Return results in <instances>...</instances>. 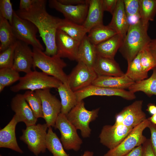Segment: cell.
<instances>
[{"instance_id":"obj_32","label":"cell","mask_w":156,"mask_h":156,"mask_svg":"<svg viewBox=\"0 0 156 156\" xmlns=\"http://www.w3.org/2000/svg\"><path fill=\"white\" fill-rule=\"evenodd\" d=\"M46 148L53 156H69L66 152L60 139L51 127L48 128L46 138Z\"/></svg>"},{"instance_id":"obj_18","label":"cell","mask_w":156,"mask_h":156,"mask_svg":"<svg viewBox=\"0 0 156 156\" xmlns=\"http://www.w3.org/2000/svg\"><path fill=\"white\" fill-rule=\"evenodd\" d=\"M11 106L18 122H23L26 127L36 124L37 118L25 100L23 94H16L12 99Z\"/></svg>"},{"instance_id":"obj_26","label":"cell","mask_w":156,"mask_h":156,"mask_svg":"<svg viewBox=\"0 0 156 156\" xmlns=\"http://www.w3.org/2000/svg\"><path fill=\"white\" fill-rule=\"evenodd\" d=\"M57 89L61 99V113L66 115L77 103V96L68 84L62 83Z\"/></svg>"},{"instance_id":"obj_16","label":"cell","mask_w":156,"mask_h":156,"mask_svg":"<svg viewBox=\"0 0 156 156\" xmlns=\"http://www.w3.org/2000/svg\"><path fill=\"white\" fill-rule=\"evenodd\" d=\"M80 42L58 29L56 36L57 54L61 58H66L70 60L76 61Z\"/></svg>"},{"instance_id":"obj_4","label":"cell","mask_w":156,"mask_h":156,"mask_svg":"<svg viewBox=\"0 0 156 156\" xmlns=\"http://www.w3.org/2000/svg\"><path fill=\"white\" fill-rule=\"evenodd\" d=\"M62 83L54 77L35 70L21 77L18 83L11 87L10 90L16 92L22 90L35 91L47 88H57Z\"/></svg>"},{"instance_id":"obj_17","label":"cell","mask_w":156,"mask_h":156,"mask_svg":"<svg viewBox=\"0 0 156 156\" xmlns=\"http://www.w3.org/2000/svg\"><path fill=\"white\" fill-rule=\"evenodd\" d=\"M29 45L17 40L14 53V62L12 68L18 72L26 74L31 72L33 67V51Z\"/></svg>"},{"instance_id":"obj_35","label":"cell","mask_w":156,"mask_h":156,"mask_svg":"<svg viewBox=\"0 0 156 156\" xmlns=\"http://www.w3.org/2000/svg\"><path fill=\"white\" fill-rule=\"evenodd\" d=\"M128 22L135 23L140 19L139 0H123Z\"/></svg>"},{"instance_id":"obj_28","label":"cell","mask_w":156,"mask_h":156,"mask_svg":"<svg viewBox=\"0 0 156 156\" xmlns=\"http://www.w3.org/2000/svg\"><path fill=\"white\" fill-rule=\"evenodd\" d=\"M150 77L142 81L135 82L128 88L129 91L133 93L141 91L147 96H156V68L153 70Z\"/></svg>"},{"instance_id":"obj_11","label":"cell","mask_w":156,"mask_h":156,"mask_svg":"<svg viewBox=\"0 0 156 156\" xmlns=\"http://www.w3.org/2000/svg\"><path fill=\"white\" fill-rule=\"evenodd\" d=\"M50 89L47 88L35 91L41 99L43 118L48 128L54 127L61 108V101L51 93Z\"/></svg>"},{"instance_id":"obj_45","label":"cell","mask_w":156,"mask_h":156,"mask_svg":"<svg viewBox=\"0 0 156 156\" xmlns=\"http://www.w3.org/2000/svg\"><path fill=\"white\" fill-rule=\"evenodd\" d=\"M142 145L136 147L124 156H142L143 154Z\"/></svg>"},{"instance_id":"obj_46","label":"cell","mask_w":156,"mask_h":156,"mask_svg":"<svg viewBox=\"0 0 156 156\" xmlns=\"http://www.w3.org/2000/svg\"><path fill=\"white\" fill-rule=\"evenodd\" d=\"M148 47L153 55L156 62V38L152 39Z\"/></svg>"},{"instance_id":"obj_31","label":"cell","mask_w":156,"mask_h":156,"mask_svg":"<svg viewBox=\"0 0 156 156\" xmlns=\"http://www.w3.org/2000/svg\"><path fill=\"white\" fill-rule=\"evenodd\" d=\"M141 51L131 62L128 63L127 69L125 73L134 82L139 81L148 77V73L143 70L141 64Z\"/></svg>"},{"instance_id":"obj_2","label":"cell","mask_w":156,"mask_h":156,"mask_svg":"<svg viewBox=\"0 0 156 156\" xmlns=\"http://www.w3.org/2000/svg\"><path fill=\"white\" fill-rule=\"evenodd\" d=\"M149 24H145L140 19L130 24L119 51L127 61L131 62L152 39L148 34Z\"/></svg>"},{"instance_id":"obj_19","label":"cell","mask_w":156,"mask_h":156,"mask_svg":"<svg viewBox=\"0 0 156 156\" xmlns=\"http://www.w3.org/2000/svg\"><path fill=\"white\" fill-rule=\"evenodd\" d=\"M18 123L14 115L9 123L0 130V147L8 148L20 153L23 152L17 142L15 129Z\"/></svg>"},{"instance_id":"obj_20","label":"cell","mask_w":156,"mask_h":156,"mask_svg":"<svg viewBox=\"0 0 156 156\" xmlns=\"http://www.w3.org/2000/svg\"><path fill=\"white\" fill-rule=\"evenodd\" d=\"M108 26L124 39L129 25L125 12L123 0H118L116 8Z\"/></svg>"},{"instance_id":"obj_36","label":"cell","mask_w":156,"mask_h":156,"mask_svg":"<svg viewBox=\"0 0 156 156\" xmlns=\"http://www.w3.org/2000/svg\"><path fill=\"white\" fill-rule=\"evenodd\" d=\"M20 77L19 72L12 68H0V84L5 87L19 81Z\"/></svg>"},{"instance_id":"obj_34","label":"cell","mask_w":156,"mask_h":156,"mask_svg":"<svg viewBox=\"0 0 156 156\" xmlns=\"http://www.w3.org/2000/svg\"><path fill=\"white\" fill-rule=\"evenodd\" d=\"M24 97L37 119L43 118L42 102L38 95L34 91L28 90L23 94Z\"/></svg>"},{"instance_id":"obj_7","label":"cell","mask_w":156,"mask_h":156,"mask_svg":"<svg viewBox=\"0 0 156 156\" xmlns=\"http://www.w3.org/2000/svg\"><path fill=\"white\" fill-rule=\"evenodd\" d=\"M48 128L46 123L38 124L26 127L22 130V135L20 139L27 145L29 150L36 156L46 152Z\"/></svg>"},{"instance_id":"obj_15","label":"cell","mask_w":156,"mask_h":156,"mask_svg":"<svg viewBox=\"0 0 156 156\" xmlns=\"http://www.w3.org/2000/svg\"><path fill=\"white\" fill-rule=\"evenodd\" d=\"M75 93L78 102L89 96L95 95L118 96L128 100H133L136 98L134 93L125 89L112 88L93 85L75 92Z\"/></svg>"},{"instance_id":"obj_14","label":"cell","mask_w":156,"mask_h":156,"mask_svg":"<svg viewBox=\"0 0 156 156\" xmlns=\"http://www.w3.org/2000/svg\"><path fill=\"white\" fill-rule=\"evenodd\" d=\"M49 5L51 8L62 14L64 18L80 25L85 21L89 7L88 0L85 3L77 5H65L58 0H50Z\"/></svg>"},{"instance_id":"obj_47","label":"cell","mask_w":156,"mask_h":156,"mask_svg":"<svg viewBox=\"0 0 156 156\" xmlns=\"http://www.w3.org/2000/svg\"><path fill=\"white\" fill-rule=\"evenodd\" d=\"M146 111L151 115L156 114V105L154 103H149L147 105Z\"/></svg>"},{"instance_id":"obj_5","label":"cell","mask_w":156,"mask_h":156,"mask_svg":"<svg viewBox=\"0 0 156 156\" xmlns=\"http://www.w3.org/2000/svg\"><path fill=\"white\" fill-rule=\"evenodd\" d=\"M99 110V108L91 111L87 109L82 100L78 102L66 116L77 130L80 131L81 136L86 138L89 137L91 134L89 124L98 117Z\"/></svg>"},{"instance_id":"obj_42","label":"cell","mask_w":156,"mask_h":156,"mask_svg":"<svg viewBox=\"0 0 156 156\" xmlns=\"http://www.w3.org/2000/svg\"><path fill=\"white\" fill-rule=\"evenodd\" d=\"M142 146L143 150L142 156H155L152 148L150 139H147Z\"/></svg>"},{"instance_id":"obj_10","label":"cell","mask_w":156,"mask_h":156,"mask_svg":"<svg viewBox=\"0 0 156 156\" xmlns=\"http://www.w3.org/2000/svg\"><path fill=\"white\" fill-rule=\"evenodd\" d=\"M98 76L93 68L82 62H78L71 73L68 75V84L75 92L92 85Z\"/></svg>"},{"instance_id":"obj_50","label":"cell","mask_w":156,"mask_h":156,"mask_svg":"<svg viewBox=\"0 0 156 156\" xmlns=\"http://www.w3.org/2000/svg\"><path fill=\"white\" fill-rule=\"evenodd\" d=\"M5 87L2 85L0 84V92H1L4 89Z\"/></svg>"},{"instance_id":"obj_40","label":"cell","mask_w":156,"mask_h":156,"mask_svg":"<svg viewBox=\"0 0 156 156\" xmlns=\"http://www.w3.org/2000/svg\"><path fill=\"white\" fill-rule=\"evenodd\" d=\"M151 132L150 139L151 146L155 156H156V125L151 122L148 127Z\"/></svg>"},{"instance_id":"obj_37","label":"cell","mask_w":156,"mask_h":156,"mask_svg":"<svg viewBox=\"0 0 156 156\" xmlns=\"http://www.w3.org/2000/svg\"><path fill=\"white\" fill-rule=\"evenodd\" d=\"M140 63L143 70L146 72L156 68V62L148 45L141 51Z\"/></svg>"},{"instance_id":"obj_9","label":"cell","mask_w":156,"mask_h":156,"mask_svg":"<svg viewBox=\"0 0 156 156\" xmlns=\"http://www.w3.org/2000/svg\"><path fill=\"white\" fill-rule=\"evenodd\" d=\"M61 134L60 141L67 150L78 151L83 143L77 132V129L68 120L66 115L60 113L56 120L54 127Z\"/></svg>"},{"instance_id":"obj_24","label":"cell","mask_w":156,"mask_h":156,"mask_svg":"<svg viewBox=\"0 0 156 156\" xmlns=\"http://www.w3.org/2000/svg\"><path fill=\"white\" fill-rule=\"evenodd\" d=\"M135 82L125 74L120 77L98 76L92 85L114 89H125L128 88Z\"/></svg>"},{"instance_id":"obj_48","label":"cell","mask_w":156,"mask_h":156,"mask_svg":"<svg viewBox=\"0 0 156 156\" xmlns=\"http://www.w3.org/2000/svg\"><path fill=\"white\" fill-rule=\"evenodd\" d=\"M148 119L151 122L156 125V114L152 115Z\"/></svg>"},{"instance_id":"obj_13","label":"cell","mask_w":156,"mask_h":156,"mask_svg":"<svg viewBox=\"0 0 156 156\" xmlns=\"http://www.w3.org/2000/svg\"><path fill=\"white\" fill-rule=\"evenodd\" d=\"M133 129L121 124L105 125L99 135L100 142L109 150L112 149L120 144Z\"/></svg>"},{"instance_id":"obj_43","label":"cell","mask_w":156,"mask_h":156,"mask_svg":"<svg viewBox=\"0 0 156 156\" xmlns=\"http://www.w3.org/2000/svg\"><path fill=\"white\" fill-rule=\"evenodd\" d=\"M35 0H20L19 4V10H27L33 6Z\"/></svg>"},{"instance_id":"obj_21","label":"cell","mask_w":156,"mask_h":156,"mask_svg":"<svg viewBox=\"0 0 156 156\" xmlns=\"http://www.w3.org/2000/svg\"><path fill=\"white\" fill-rule=\"evenodd\" d=\"M93 69L98 76L120 77L125 74L114 59L97 56Z\"/></svg>"},{"instance_id":"obj_27","label":"cell","mask_w":156,"mask_h":156,"mask_svg":"<svg viewBox=\"0 0 156 156\" xmlns=\"http://www.w3.org/2000/svg\"><path fill=\"white\" fill-rule=\"evenodd\" d=\"M75 40L81 42L88 32L82 25L65 18L60 19L58 29Z\"/></svg>"},{"instance_id":"obj_6","label":"cell","mask_w":156,"mask_h":156,"mask_svg":"<svg viewBox=\"0 0 156 156\" xmlns=\"http://www.w3.org/2000/svg\"><path fill=\"white\" fill-rule=\"evenodd\" d=\"M14 35L17 40L21 41L33 48L42 51L44 48L37 38L38 29L30 21L18 16L14 10L12 23L11 25Z\"/></svg>"},{"instance_id":"obj_8","label":"cell","mask_w":156,"mask_h":156,"mask_svg":"<svg viewBox=\"0 0 156 156\" xmlns=\"http://www.w3.org/2000/svg\"><path fill=\"white\" fill-rule=\"evenodd\" d=\"M150 122L147 118L133 128L120 144L109 150L103 156H124L136 147L142 145L147 139L143 135V131L148 127Z\"/></svg>"},{"instance_id":"obj_39","label":"cell","mask_w":156,"mask_h":156,"mask_svg":"<svg viewBox=\"0 0 156 156\" xmlns=\"http://www.w3.org/2000/svg\"><path fill=\"white\" fill-rule=\"evenodd\" d=\"M14 11L10 0H0V16L8 20L10 25L12 23Z\"/></svg>"},{"instance_id":"obj_44","label":"cell","mask_w":156,"mask_h":156,"mask_svg":"<svg viewBox=\"0 0 156 156\" xmlns=\"http://www.w3.org/2000/svg\"><path fill=\"white\" fill-rule=\"evenodd\" d=\"M61 3L68 5H77L87 2L88 0H58Z\"/></svg>"},{"instance_id":"obj_23","label":"cell","mask_w":156,"mask_h":156,"mask_svg":"<svg viewBox=\"0 0 156 156\" xmlns=\"http://www.w3.org/2000/svg\"><path fill=\"white\" fill-rule=\"evenodd\" d=\"M97 56L95 45L90 42L86 35L80 42L76 61L93 68Z\"/></svg>"},{"instance_id":"obj_33","label":"cell","mask_w":156,"mask_h":156,"mask_svg":"<svg viewBox=\"0 0 156 156\" xmlns=\"http://www.w3.org/2000/svg\"><path fill=\"white\" fill-rule=\"evenodd\" d=\"M140 19L145 24L153 21L156 15V0H139Z\"/></svg>"},{"instance_id":"obj_25","label":"cell","mask_w":156,"mask_h":156,"mask_svg":"<svg viewBox=\"0 0 156 156\" xmlns=\"http://www.w3.org/2000/svg\"><path fill=\"white\" fill-rule=\"evenodd\" d=\"M119 34H116L108 39L95 45L97 55L105 58L114 59L123 40Z\"/></svg>"},{"instance_id":"obj_3","label":"cell","mask_w":156,"mask_h":156,"mask_svg":"<svg viewBox=\"0 0 156 156\" xmlns=\"http://www.w3.org/2000/svg\"><path fill=\"white\" fill-rule=\"evenodd\" d=\"M32 51L33 67L34 69L38 68L47 75L55 77L63 83L68 84V75L63 70L67 64L57 54L48 55L38 48H33Z\"/></svg>"},{"instance_id":"obj_41","label":"cell","mask_w":156,"mask_h":156,"mask_svg":"<svg viewBox=\"0 0 156 156\" xmlns=\"http://www.w3.org/2000/svg\"><path fill=\"white\" fill-rule=\"evenodd\" d=\"M118 0H102L104 11L109 12L113 14L116 8Z\"/></svg>"},{"instance_id":"obj_12","label":"cell","mask_w":156,"mask_h":156,"mask_svg":"<svg viewBox=\"0 0 156 156\" xmlns=\"http://www.w3.org/2000/svg\"><path fill=\"white\" fill-rule=\"evenodd\" d=\"M143 103L142 100H137L125 107L115 115L114 124L133 128L146 120V114L142 110Z\"/></svg>"},{"instance_id":"obj_1","label":"cell","mask_w":156,"mask_h":156,"mask_svg":"<svg viewBox=\"0 0 156 156\" xmlns=\"http://www.w3.org/2000/svg\"><path fill=\"white\" fill-rule=\"evenodd\" d=\"M46 3L45 0H35L30 9H19L15 12L20 17L30 21L36 27L45 46L44 52L48 55L52 56L57 53L56 36L61 18L47 12Z\"/></svg>"},{"instance_id":"obj_49","label":"cell","mask_w":156,"mask_h":156,"mask_svg":"<svg viewBox=\"0 0 156 156\" xmlns=\"http://www.w3.org/2000/svg\"><path fill=\"white\" fill-rule=\"evenodd\" d=\"M81 156H94V153L92 151H86Z\"/></svg>"},{"instance_id":"obj_30","label":"cell","mask_w":156,"mask_h":156,"mask_svg":"<svg viewBox=\"0 0 156 156\" xmlns=\"http://www.w3.org/2000/svg\"><path fill=\"white\" fill-rule=\"evenodd\" d=\"M117 34L108 25L103 24L96 26L88 32L87 37L90 42L95 45L108 39Z\"/></svg>"},{"instance_id":"obj_22","label":"cell","mask_w":156,"mask_h":156,"mask_svg":"<svg viewBox=\"0 0 156 156\" xmlns=\"http://www.w3.org/2000/svg\"><path fill=\"white\" fill-rule=\"evenodd\" d=\"M89 7L87 15L83 25L89 31L93 27L103 24L104 12L102 0H88Z\"/></svg>"},{"instance_id":"obj_38","label":"cell","mask_w":156,"mask_h":156,"mask_svg":"<svg viewBox=\"0 0 156 156\" xmlns=\"http://www.w3.org/2000/svg\"><path fill=\"white\" fill-rule=\"evenodd\" d=\"M17 42V41L3 52H0V68H12L14 51Z\"/></svg>"},{"instance_id":"obj_29","label":"cell","mask_w":156,"mask_h":156,"mask_svg":"<svg viewBox=\"0 0 156 156\" xmlns=\"http://www.w3.org/2000/svg\"><path fill=\"white\" fill-rule=\"evenodd\" d=\"M17 41L8 21L0 16V52L15 43Z\"/></svg>"}]
</instances>
